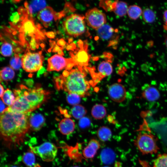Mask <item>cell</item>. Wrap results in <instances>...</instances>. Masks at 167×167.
I'll return each instance as SVG.
<instances>
[{
  "label": "cell",
  "mask_w": 167,
  "mask_h": 167,
  "mask_svg": "<svg viewBox=\"0 0 167 167\" xmlns=\"http://www.w3.org/2000/svg\"><path fill=\"white\" fill-rule=\"evenodd\" d=\"M72 56L73 61L75 66H77L78 68L84 69V67L88 65L89 56L86 49H84L83 46L76 55H72Z\"/></svg>",
  "instance_id": "14"
},
{
  "label": "cell",
  "mask_w": 167,
  "mask_h": 167,
  "mask_svg": "<svg viewBox=\"0 0 167 167\" xmlns=\"http://www.w3.org/2000/svg\"><path fill=\"white\" fill-rule=\"evenodd\" d=\"M108 93L110 98L117 102L124 101L126 96V91L125 87L118 83L111 85L108 89Z\"/></svg>",
  "instance_id": "11"
},
{
  "label": "cell",
  "mask_w": 167,
  "mask_h": 167,
  "mask_svg": "<svg viewBox=\"0 0 167 167\" xmlns=\"http://www.w3.org/2000/svg\"><path fill=\"white\" fill-rule=\"evenodd\" d=\"M153 167H167V154L159 155L154 161Z\"/></svg>",
  "instance_id": "31"
},
{
  "label": "cell",
  "mask_w": 167,
  "mask_h": 167,
  "mask_svg": "<svg viewBox=\"0 0 167 167\" xmlns=\"http://www.w3.org/2000/svg\"><path fill=\"white\" fill-rule=\"evenodd\" d=\"M73 117L76 119H80L84 117L87 113L85 108L80 105L74 106L71 109Z\"/></svg>",
  "instance_id": "25"
},
{
  "label": "cell",
  "mask_w": 167,
  "mask_h": 167,
  "mask_svg": "<svg viewBox=\"0 0 167 167\" xmlns=\"http://www.w3.org/2000/svg\"><path fill=\"white\" fill-rule=\"evenodd\" d=\"M47 36L50 38H53L54 36V33L53 32H48L45 33Z\"/></svg>",
  "instance_id": "39"
},
{
  "label": "cell",
  "mask_w": 167,
  "mask_h": 167,
  "mask_svg": "<svg viewBox=\"0 0 167 167\" xmlns=\"http://www.w3.org/2000/svg\"><path fill=\"white\" fill-rule=\"evenodd\" d=\"M104 167H108V166H104Z\"/></svg>",
  "instance_id": "45"
},
{
  "label": "cell",
  "mask_w": 167,
  "mask_h": 167,
  "mask_svg": "<svg viewBox=\"0 0 167 167\" xmlns=\"http://www.w3.org/2000/svg\"><path fill=\"white\" fill-rule=\"evenodd\" d=\"M4 88L3 86L0 84V97H1L4 92Z\"/></svg>",
  "instance_id": "41"
},
{
  "label": "cell",
  "mask_w": 167,
  "mask_h": 167,
  "mask_svg": "<svg viewBox=\"0 0 167 167\" xmlns=\"http://www.w3.org/2000/svg\"><path fill=\"white\" fill-rule=\"evenodd\" d=\"M75 123L70 118H65L62 119L58 125L59 130L64 135H68L72 133L75 128Z\"/></svg>",
  "instance_id": "17"
},
{
  "label": "cell",
  "mask_w": 167,
  "mask_h": 167,
  "mask_svg": "<svg viewBox=\"0 0 167 167\" xmlns=\"http://www.w3.org/2000/svg\"><path fill=\"white\" fill-rule=\"evenodd\" d=\"M128 8L125 2L116 1L113 3L112 11L116 15L122 17L127 13Z\"/></svg>",
  "instance_id": "20"
},
{
  "label": "cell",
  "mask_w": 167,
  "mask_h": 167,
  "mask_svg": "<svg viewBox=\"0 0 167 167\" xmlns=\"http://www.w3.org/2000/svg\"><path fill=\"white\" fill-rule=\"evenodd\" d=\"M73 167H79L78 166H73Z\"/></svg>",
  "instance_id": "44"
},
{
  "label": "cell",
  "mask_w": 167,
  "mask_h": 167,
  "mask_svg": "<svg viewBox=\"0 0 167 167\" xmlns=\"http://www.w3.org/2000/svg\"><path fill=\"white\" fill-rule=\"evenodd\" d=\"M58 44L61 46H63L64 45V41L62 40H60L58 41Z\"/></svg>",
  "instance_id": "42"
},
{
  "label": "cell",
  "mask_w": 167,
  "mask_h": 167,
  "mask_svg": "<svg viewBox=\"0 0 167 167\" xmlns=\"http://www.w3.org/2000/svg\"><path fill=\"white\" fill-rule=\"evenodd\" d=\"M2 101L9 107L11 106L14 103L15 97L12 91L8 88L5 90L1 97Z\"/></svg>",
  "instance_id": "27"
},
{
  "label": "cell",
  "mask_w": 167,
  "mask_h": 167,
  "mask_svg": "<svg viewBox=\"0 0 167 167\" xmlns=\"http://www.w3.org/2000/svg\"><path fill=\"white\" fill-rule=\"evenodd\" d=\"M13 48L12 46L10 43L5 42L3 43L1 48V54L5 57L11 56L13 53Z\"/></svg>",
  "instance_id": "32"
},
{
  "label": "cell",
  "mask_w": 167,
  "mask_h": 167,
  "mask_svg": "<svg viewBox=\"0 0 167 167\" xmlns=\"http://www.w3.org/2000/svg\"><path fill=\"white\" fill-rule=\"evenodd\" d=\"M142 15L144 21L147 23L153 22L156 18V15L153 11L152 10L147 8L144 9L142 13Z\"/></svg>",
  "instance_id": "29"
},
{
  "label": "cell",
  "mask_w": 167,
  "mask_h": 167,
  "mask_svg": "<svg viewBox=\"0 0 167 167\" xmlns=\"http://www.w3.org/2000/svg\"><path fill=\"white\" fill-rule=\"evenodd\" d=\"M142 95L144 98L149 101H156L160 96V94L157 89L151 86H149L144 89Z\"/></svg>",
  "instance_id": "19"
},
{
  "label": "cell",
  "mask_w": 167,
  "mask_h": 167,
  "mask_svg": "<svg viewBox=\"0 0 167 167\" xmlns=\"http://www.w3.org/2000/svg\"><path fill=\"white\" fill-rule=\"evenodd\" d=\"M101 158L102 162L105 164L113 163L115 159V153L111 149L105 148L101 153Z\"/></svg>",
  "instance_id": "22"
},
{
  "label": "cell",
  "mask_w": 167,
  "mask_h": 167,
  "mask_svg": "<svg viewBox=\"0 0 167 167\" xmlns=\"http://www.w3.org/2000/svg\"><path fill=\"white\" fill-rule=\"evenodd\" d=\"M30 129L36 131L39 130L43 126L45 122L43 116L39 113L30 114L29 119Z\"/></svg>",
  "instance_id": "16"
},
{
  "label": "cell",
  "mask_w": 167,
  "mask_h": 167,
  "mask_svg": "<svg viewBox=\"0 0 167 167\" xmlns=\"http://www.w3.org/2000/svg\"><path fill=\"white\" fill-rule=\"evenodd\" d=\"M47 2L45 0H32L26 1L24 6L28 15L31 18L34 16L47 6Z\"/></svg>",
  "instance_id": "12"
},
{
  "label": "cell",
  "mask_w": 167,
  "mask_h": 167,
  "mask_svg": "<svg viewBox=\"0 0 167 167\" xmlns=\"http://www.w3.org/2000/svg\"><path fill=\"white\" fill-rule=\"evenodd\" d=\"M100 144L99 141L95 139L90 140L87 145L82 151V154L87 159L93 158L100 148Z\"/></svg>",
  "instance_id": "15"
},
{
  "label": "cell",
  "mask_w": 167,
  "mask_h": 167,
  "mask_svg": "<svg viewBox=\"0 0 167 167\" xmlns=\"http://www.w3.org/2000/svg\"><path fill=\"white\" fill-rule=\"evenodd\" d=\"M142 13L141 8L136 5L130 6L127 12L129 17L133 20L137 19L142 14Z\"/></svg>",
  "instance_id": "26"
},
{
  "label": "cell",
  "mask_w": 167,
  "mask_h": 167,
  "mask_svg": "<svg viewBox=\"0 0 167 167\" xmlns=\"http://www.w3.org/2000/svg\"><path fill=\"white\" fill-rule=\"evenodd\" d=\"M23 161L27 166H33L35 162V158L34 153L32 152H28L24 153L22 157Z\"/></svg>",
  "instance_id": "30"
},
{
  "label": "cell",
  "mask_w": 167,
  "mask_h": 167,
  "mask_svg": "<svg viewBox=\"0 0 167 167\" xmlns=\"http://www.w3.org/2000/svg\"><path fill=\"white\" fill-rule=\"evenodd\" d=\"M66 100L69 104L75 106L80 103V96L75 94L68 93L66 96Z\"/></svg>",
  "instance_id": "34"
},
{
  "label": "cell",
  "mask_w": 167,
  "mask_h": 167,
  "mask_svg": "<svg viewBox=\"0 0 167 167\" xmlns=\"http://www.w3.org/2000/svg\"><path fill=\"white\" fill-rule=\"evenodd\" d=\"M30 113H21L9 110L7 108L0 116L1 135L9 147L22 143L30 129Z\"/></svg>",
  "instance_id": "1"
},
{
  "label": "cell",
  "mask_w": 167,
  "mask_h": 167,
  "mask_svg": "<svg viewBox=\"0 0 167 167\" xmlns=\"http://www.w3.org/2000/svg\"><path fill=\"white\" fill-rule=\"evenodd\" d=\"M163 19L164 21L167 24V10L164 12L163 13Z\"/></svg>",
  "instance_id": "40"
},
{
  "label": "cell",
  "mask_w": 167,
  "mask_h": 167,
  "mask_svg": "<svg viewBox=\"0 0 167 167\" xmlns=\"http://www.w3.org/2000/svg\"><path fill=\"white\" fill-rule=\"evenodd\" d=\"M91 114L95 119H101L103 118L106 115V110L103 105L99 104H96L92 107Z\"/></svg>",
  "instance_id": "23"
},
{
  "label": "cell",
  "mask_w": 167,
  "mask_h": 167,
  "mask_svg": "<svg viewBox=\"0 0 167 167\" xmlns=\"http://www.w3.org/2000/svg\"><path fill=\"white\" fill-rule=\"evenodd\" d=\"M33 37L30 42V48L32 49H34L36 47V42L35 37Z\"/></svg>",
  "instance_id": "37"
},
{
  "label": "cell",
  "mask_w": 167,
  "mask_h": 167,
  "mask_svg": "<svg viewBox=\"0 0 167 167\" xmlns=\"http://www.w3.org/2000/svg\"><path fill=\"white\" fill-rule=\"evenodd\" d=\"M62 15L61 13H57L52 7L47 6L38 13L37 17L44 26L47 27L53 20H57Z\"/></svg>",
  "instance_id": "10"
},
{
  "label": "cell",
  "mask_w": 167,
  "mask_h": 167,
  "mask_svg": "<svg viewBox=\"0 0 167 167\" xmlns=\"http://www.w3.org/2000/svg\"><path fill=\"white\" fill-rule=\"evenodd\" d=\"M85 17L77 14L67 16L63 23V26L66 33L75 37L84 33L86 30L84 20Z\"/></svg>",
  "instance_id": "4"
},
{
  "label": "cell",
  "mask_w": 167,
  "mask_h": 167,
  "mask_svg": "<svg viewBox=\"0 0 167 167\" xmlns=\"http://www.w3.org/2000/svg\"><path fill=\"white\" fill-rule=\"evenodd\" d=\"M134 143L143 154L156 153L159 149L157 144L156 139L151 133H140Z\"/></svg>",
  "instance_id": "5"
},
{
  "label": "cell",
  "mask_w": 167,
  "mask_h": 167,
  "mask_svg": "<svg viewBox=\"0 0 167 167\" xmlns=\"http://www.w3.org/2000/svg\"><path fill=\"white\" fill-rule=\"evenodd\" d=\"M86 76L84 69L78 68L69 71L66 70L62 75L55 78V85L58 90L84 97L88 95L91 84L86 79Z\"/></svg>",
  "instance_id": "3"
},
{
  "label": "cell",
  "mask_w": 167,
  "mask_h": 167,
  "mask_svg": "<svg viewBox=\"0 0 167 167\" xmlns=\"http://www.w3.org/2000/svg\"><path fill=\"white\" fill-rule=\"evenodd\" d=\"M27 15L22 22L20 31L24 33L34 37L33 35L36 32L37 28L36 27L32 19H28Z\"/></svg>",
  "instance_id": "18"
},
{
  "label": "cell",
  "mask_w": 167,
  "mask_h": 167,
  "mask_svg": "<svg viewBox=\"0 0 167 167\" xmlns=\"http://www.w3.org/2000/svg\"><path fill=\"white\" fill-rule=\"evenodd\" d=\"M165 45H166V48H167V36L166 37V39L165 40Z\"/></svg>",
  "instance_id": "43"
},
{
  "label": "cell",
  "mask_w": 167,
  "mask_h": 167,
  "mask_svg": "<svg viewBox=\"0 0 167 167\" xmlns=\"http://www.w3.org/2000/svg\"><path fill=\"white\" fill-rule=\"evenodd\" d=\"M112 131L108 127L102 126L98 130L97 135L98 138L102 141L108 140L111 137Z\"/></svg>",
  "instance_id": "24"
},
{
  "label": "cell",
  "mask_w": 167,
  "mask_h": 167,
  "mask_svg": "<svg viewBox=\"0 0 167 167\" xmlns=\"http://www.w3.org/2000/svg\"><path fill=\"white\" fill-rule=\"evenodd\" d=\"M15 75L14 71L11 67H3L0 71L1 79L4 81H8L12 79Z\"/></svg>",
  "instance_id": "28"
},
{
  "label": "cell",
  "mask_w": 167,
  "mask_h": 167,
  "mask_svg": "<svg viewBox=\"0 0 167 167\" xmlns=\"http://www.w3.org/2000/svg\"><path fill=\"white\" fill-rule=\"evenodd\" d=\"M10 63L11 67L15 70L19 69L22 66L21 59L16 54L11 58Z\"/></svg>",
  "instance_id": "33"
},
{
  "label": "cell",
  "mask_w": 167,
  "mask_h": 167,
  "mask_svg": "<svg viewBox=\"0 0 167 167\" xmlns=\"http://www.w3.org/2000/svg\"><path fill=\"white\" fill-rule=\"evenodd\" d=\"M6 109L5 108V103L1 100L0 101V113H2Z\"/></svg>",
  "instance_id": "38"
},
{
  "label": "cell",
  "mask_w": 167,
  "mask_h": 167,
  "mask_svg": "<svg viewBox=\"0 0 167 167\" xmlns=\"http://www.w3.org/2000/svg\"><path fill=\"white\" fill-rule=\"evenodd\" d=\"M10 20L13 24H16L20 20V12H15L10 17Z\"/></svg>",
  "instance_id": "36"
},
{
  "label": "cell",
  "mask_w": 167,
  "mask_h": 167,
  "mask_svg": "<svg viewBox=\"0 0 167 167\" xmlns=\"http://www.w3.org/2000/svg\"><path fill=\"white\" fill-rule=\"evenodd\" d=\"M31 152L39 156L44 161L50 162L54 160L57 153L58 149L53 143L45 142L41 144L30 147Z\"/></svg>",
  "instance_id": "7"
},
{
  "label": "cell",
  "mask_w": 167,
  "mask_h": 167,
  "mask_svg": "<svg viewBox=\"0 0 167 167\" xmlns=\"http://www.w3.org/2000/svg\"><path fill=\"white\" fill-rule=\"evenodd\" d=\"M15 96L13 104L7 108L10 111L28 113L39 107L47 100L49 93L39 87L28 88L20 85L14 90Z\"/></svg>",
  "instance_id": "2"
},
{
  "label": "cell",
  "mask_w": 167,
  "mask_h": 167,
  "mask_svg": "<svg viewBox=\"0 0 167 167\" xmlns=\"http://www.w3.org/2000/svg\"><path fill=\"white\" fill-rule=\"evenodd\" d=\"M85 19L89 26L96 30L105 24L106 22L105 14L96 8L87 11Z\"/></svg>",
  "instance_id": "9"
},
{
  "label": "cell",
  "mask_w": 167,
  "mask_h": 167,
  "mask_svg": "<svg viewBox=\"0 0 167 167\" xmlns=\"http://www.w3.org/2000/svg\"><path fill=\"white\" fill-rule=\"evenodd\" d=\"M48 62L47 70L49 71H58L64 69L70 70L75 66L71 58H66L58 54L54 55L49 58Z\"/></svg>",
  "instance_id": "8"
},
{
  "label": "cell",
  "mask_w": 167,
  "mask_h": 167,
  "mask_svg": "<svg viewBox=\"0 0 167 167\" xmlns=\"http://www.w3.org/2000/svg\"><path fill=\"white\" fill-rule=\"evenodd\" d=\"M98 73L93 75L94 82L93 84H96L105 77L110 75L112 73L113 69L111 64L108 62L103 61L99 65L98 67Z\"/></svg>",
  "instance_id": "13"
},
{
  "label": "cell",
  "mask_w": 167,
  "mask_h": 167,
  "mask_svg": "<svg viewBox=\"0 0 167 167\" xmlns=\"http://www.w3.org/2000/svg\"><path fill=\"white\" fill-rule=\"evenodd\" d=\"M98 34L102 39L108 40L112 36L114 29L110 26L105 24L96 29Z\"/></svg>",
  "instance_id": "21"
},
{
  "label": "cell",
  "mask_w": 167,
  "mask_h": 167,
  "mask_svg": "<svg viewBox=\"0 0 167 167\" xmlns=\"http://www.w3.org/2000/svg\"><path fill=\"white\" fill-rule=\"evenodd\" d=\"M91 124L90 119L85 117H84L79 119V127L82 129L86 128L90 126Z\"/></svg>",
  "instance_id": "35"
},
{
  "label": "cell",
  "mask_w": 167,
  "mask_h": 167,
  "mask_svg": "<svg viewBox=\"0 0 167 167\" xmlns=\"http://www.w3.org/2000/svg\"><path fill=\"white\" fill-rule=\"evenodd\" d=\"M15 167V166H14V167Z\"/></svg>",
  "instance_id": "46"
},
{
  "label": "cell",
  "mask_w": 167,
  "mask_h": 167,
  "mask_svg": "<svg viewBox=\"0 0 167 167\" xmlns=\"http://www.w3.org/2000/svg\"><path fill=\"white\" fill-rule=\"evenodd\" d=\"M22 67L26 72H33L40 70L42 67L43 57L41 53L27 52L21 57Z\"/></svg>",
  "instance_id": "6"
}]
</instances>
